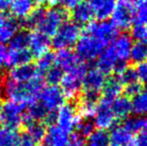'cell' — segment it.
I'll list each match as a JSON object with an SVG mask.
<instances>
[{
	"mask_svg": "<svg viewBox=\"0 0 147 146\" xmlns=\"http://www.w3.org/2000/svg\"><path fill=\"white\" fill-rule=\"evenodd\" d=\"M0 86L8 100L24 105L26 108L37 100L39 91L43 87V78L27 83H17L9 78H0Z\"/></svg>",
	"mask_w": 147,
	"mask_h": 146,
	"instance_id": "6da1fadb",
	"label": "cell"
},
{
	"mask_svg": "<svg viewBox=\"0 0 147 146\" xmlns=\"http://www.w3.org/2000/svg\"><path fill=\"white\" fill-rule=\"evenodd\" d=\"M67 18L68 13L65 8L57 6H53L48 9L42 8L35 30H38L45 35L52 37L60 28V26L67 21Z\"/></svg>",
	"mask_w": 147,
	"mask_h": 146,
	"instance_id": "7a4b0ae2",
	"label": "cell"
},
{
	"mask_svg": "<svg viewBox=\"0 0 147 146\" xmlns=\"http://www.w3.org/2000/svg\"><path fill=\"white\" fill-rule=\"evenodd\" d=\"M87 63L81 61L71 71L64 72L63 77L60 81V89L65 99H74L78 97L82 90V80L88 71Z\"/></svg>",
	"mask_w": 147,
	"mask_h": 146,
	"instance_id": "3957f363",
	"label": "cell"
},
{
	"mask_svg": "<svg viewBox=\"0 0 147 146\" xmlns=\"http://www.w3.org/2000/svg\"><path fill=\"white\" fill-rule=\"evenodd\" d=\"M81 35V28L73 21H66L60 26L56 33L52 36L51 44L57 50L70 49L75 46Z\"/></svg>",
	"mask_w": 147,
	"mask_h": 146,
	"instance_id": "277c9868",
	"label": "cell"
},
{
	"mask_svg": "<svg viewBox=\"0 0 147 146\" xmlns=\"http://www.w3.org/2000/svg\"><path fill=\"white\" fill-rule=\"evenodd\" d=\"M106 46L87 32L81 34L75 44V54L81 61L88 62L98 58Z\"/></svg>",
	"mask_w": 147,
	"mask_h": 146,
	"instance_id": "5b68a950",
	"label": "cell"
},
{
	"mask_svg": "<svg viewBox=\"0 0 147 146\" xmlns=\"http://www.w3.org/2000/svg\"><path fill=\"white\" fill-rule=\"evenodd\" d=\"M134 2L119 0L110 15V22L117 30H127L134 23Z\"/></svg>",
	"mask_w": 147,
	"mask_h": 146,
	"instance_id": "8992f818",
	"label": "cell"
},
{
	"mask_svg": "<svg viewBox=\"0 0 147 146\" xmlns=\"http://www.w3.org/2000/svg\"><path fill=\"white\" fill-rule=\"evenodd\" d=\"M26 107L12 100H6L2 104L0 121L2 126L17 129L24 124V114Z\"/></svg>",
	"mask_w": 147,
	"mask_h": 146,
	"instance_id": "52a82bcc",
	"label": "cell"
},
{
	"mask_svg": "<svg viewBox=\"0 0 147 146\" xmlns=\"http://www.w3.org/2000/svg\"><path fill=\"white\" fill-rule=\"evenodd\" d=\"M37 102L47 113H54L65 103V97L58 86H43L37 96Z\"/></svg>",
	"mask_w": 147,
	"mask_h": 146,
	"instance_id": "ba28073f",
	"label": "cell"
},
{
	"mask_svg": "<svg viewBox=\"0 0 147 146\" xmlns=\"http://www.w3.org/2000/svg\"><path fill=\"white\" fill-rule=\"evenodd\" d=\"M92 118L94 126L101 130H110L115 125H117L118 120L111 108V100L103 97L98 100L96 110Z\"/></svg>",
	"mask_w": 147,
	"mask_h": 146,
	"instance_id": "9c48e42d",
	"label": "cell"
},
{
	"mask_svg": "<svg viewBox=\"0 0 147 146\" xmlns=\"http://www.w3.org/2000/svg\"><path fill=\"white\" fill-rule=\"evenodd\" d=\"M80 118L76 106L72 103H64L55 113V125L67 134H70L76 129Z\"/></svg>",
	"mask_w": 147,
	"mask_h": 146,
	"instance_id": "30bf717a",
	"label": "cell"
},
{
	"mask_svg": "<svg viewBox=\"0 0 147 146\" xmlns=\"http://www.w3.org/2000/svg\"><path fill=\"white\" fill-rule=\"evenodd\" d=\"M118 30L107 20L92 21L86 26V31L90 35L99 40L104 46H108L112 40L117 36Z\"/></svg>",
	"mask_w": 147,
	"mask_h": 146,
	"instance_id": "8fae6325",
	"label": "cell"
},
{
	"mask_svg": "<svg viewBox=\"0 0 147 146\" xmlns=\"http://www.w3.org/2000/svg\"><path fill=\"white\" fill-rule=\"evenodd\" d=\"M132 44H133V40L129 34L122 33L117 34V36L113 39L108 47L111 49L119 64H127Z\"/></svg>",
	"mask_w": 147,
	"mask_h": 146,
	"instance_id": "7c38bea8",
	"label": "cell"
},
{
	"mask_svg": "<svg viewBox=\"0 0 147 146\" xmlns=\"http://www.w3.org/2000/svg\"><path fill=\"white\" fill-rule=\"evenodd\" d=\"M105 79H106V75L100 72L97 68L94 67V68L88 69L82 80L83 93L98 96V94L102 91Z\"/></svg>",
	"mask_w": 147,
	"mask_h": 146,
	"instance_id": "4fadbf2b",
	"label": "cell"
},
{
	"mask_svg": "<svg viewBox=\"0 0 147 146\" xmlns=\"http://www.w3.org/2000/svg\"><path fill=\"white\" fill-rule=\"evenodd\" d=\"M43 76L44 75L37 69L35 64L28 63L11 68L8 78L17 83H27L38 78H44Z\"/></svg>",
	"mask_w": 147,
	"mask_h": 146,
	"instance_id": "5bb4252c",
	"label": "cell"
},
{
	"mask_svg": "<svg viewBox=\"0 0 147 146\" xmlns=\"http://www.w3.org/2000/svg\"><path fill=\"white\" fill-rule=\"evenodd\" d=\"M51 46V39L44 33L34 30L29 33L28 37V48L33 56H40L41 54L49 51Z\"/></svg>",
	"mask_w": 147,
	"mask_h": 146,
	"instance_id": "9a60e30c",
	"label": "cell"
},
{
	"mask_svg": "<svg viewBox=\"0 0 147 146\" xmlns=\"http://www.w3.org/2000/svg\"><path fill=\"white\" fill-rule=\"evenodd\" d=\"M81 62L75 52L70 49H60L54 54V65L63 72L71 71Z\"/></svg>",
	"mask_w": 147,
	"mask_h": 146,
	"instance_id": "2e32d148",
	"label": "cell"
},
{
	"mask_svg": "<svg viewBox=\"0 0 147 146\" xmlns=\"http://www.w3.org/2000/svg\"><path fill=\"white\" fill-rule=\"evenodd\" d=\"M39 0H12L10 1L9 9L12 17L15 19L24 20L37 8Z\"/></svg>",
	"mask_w": 147,
	"mask_h": 146,
	"instance_id": "e0dca14e",
	"label": "cell"
},
{
	"mask_svg": "<svg viewBox=\"0 0 147 146\" xmlns=\"http://www.w3.org/2000/svg\"><path fill=\"white\" fill-rule=\"evenodd\" d=\"M108 134L111 146H133V133L123 124L115 125Z\"/></svg>",
	"mask_w": 147,
	"mask_h": 146,
	"instance_id": "ac0fdd59",
	"label": "cell"
},
{
	"mask_svg": "<svg viewBox=\"0 0 147 146\" xmlns=\"http://www.w3.org/2000/svg\"><path fill=\"white\" fill-rule=\"evenodd\" d=\"M33 58L32 53L30 52L29 48L23 49H7L6 53L5 65L10 68L20 66V65L28 64L31 63Z\"/></svg>",
	"mask_w": 147,
	"mask_h": 146,
	"instance_id": "d6986e66",
	"label": "cell"
},
{
	"mask_svg": "<svg viewBox=\"0 0 147 146\" xmlns=\"http://www.w3.org/2000/svg\"><path fill=\"white\" fill-rule=\"evenodd\" d=\"M19 31L17 20L7 14H0V42L8 43Z\"/></svg>",
	"mask_w": 147,
	"mask_h": 146,
	"instance_id": "ffe728a7",
	"label": "cell"
},
{
	"mask_svg": "<svg viewBox=\"0 0 147 146\" xmlns=\"http://www.w3.org/2000/svg\"><path fill=\"white\" fill-rule=\"evenodd\" d=\"M118 65H119V63L117 62L116 58L113 55L111 49L107 46L101 52V54L98 56V58L96 59V66H95V68H97L104 75H107V74H111L112 72H114Z\"/></svg>",
	"mask_w": 147,
	"mask_h": 146,
	"instance_id": "44dd1931",
	"label": "cell"
},
{
	"mask_svg": "<svg viewBox=\"0 0 147 146\" xmlns=\"http://www.w3.org/2000/svg\"><path fill=\"white\" fill-rule=\"evenodd\" d=\"M116 2V0H89L88 3L95 18L98 20H107L110 18Z\"/></svg>",
	"mask_w": 147,
	"mask_h": 146,
	"instance_id": "7402d4cb",
	"label": "cell"
},
{
	"mask_svg": "<svg viewBox=\"0 0 147 146\" xmlns=\"http://www.w3.org/2000/svg\"><path fill=\"white\" fill-rule=\"evenodd\" d=\"M69 134L57 127L55 124L50 125L46 130L43 139V146H67Z\"/></svg>",
	"mask_w": 147,
	"mask_h": 146,
	"instance_id": "603a6c76",
	"label": "cell"
},
{
	"mask_svg": "<svg viewBox=\"0 0 147 146\" xmlns=\"http://www.w3.org/2000/svg\"><path fill=\"white\" fill-rule=\"evenodd\" d=\"M111 108L117 120H126L132 113V102L127 96L120 95L111 100Z\"/></svg>",
	"mask_w": 147,
	"mask_h": 146,
	"instance_id": "cb8c5ba5",
	"label": "cell"
},
{
	"mask_svg": "<svg viewBox=\"0 0 147 146\" xmlns=\"http://www.w3.org/2000/svg\"><path fill=\"white\" fill-rule=\"evenodd\" d=\"M98 96L83 93L77 105V111L81 118H92L98 103Z\"/></svg>",
	"mask_w": 147,
	"mask_h": 146,
	"instance_id": "d4e9b609",
	"label": "cell"
},
{
	"mask_svg": "<svg viewBox=\"0 0 147 146\" xmlns=\"http://www.w3.org/2000/svg\"><path fill=\"white\" fill-rule=\"evenodd\" d=\"M71 18L78 25H88L94 19V14L88 2H83L71 10Z\"/></svg>",
	"mask_w": 147,
	"mask_h": 146,
	"instance_id": "484cf974",
	"label": "cell"
},
{
	"mask_svg": "<svg viewBox=\"0 0 147 146\" xmlns=\"http://www.w3.org/2000/svg\"><path fill=\"white\" fill-rule=\"evenodd\" d=\"M122 91H123V85L116 76H111V77L105 79L104 85L102 88L103 98L113 100L114 98L121 95Z\"/></svg>",
	"mask_w": 147,
	"mask_h": 146,
	"instance_id": "4316f807",
	"label": "cell"
},
{
	"mask_svg": "<svg viewBox=\"0 0 147 146\" xmlns=\"http://www.w3.org/2000/svg\"><path fill=\"white\" fill-rule=\"evenodd\" d=\"M26 133L30 135L37 144H41L43 142V139L46 134V126L41 121H31V122L25 124Z\"/></svg>",
	"mask_w": 147,
	"mask_h": 146,
	"instance_id": "83f0119b",
	"label": "cell"
},
{
	"mask_svg": "<svg viewBox=\"0 0 147 146\" xmlns=\"http://www.w3.org/2000/svg\"><path fill=\"white\" fill-rule=\"evenodd\" d=\"M19 136L17 129L10 127H0V146H18Z\"/></svg>",
	"mask_w": 147,
	"mask_h": 146,
	"instance_id": "f1b7e54d",
	"label": "cell"
},
{
	"mask_svg": "<svg viewBox=\"0 0 147 146\" xmlns=\"http://www.w3.org/2000/svg\"><path fill=\"white\" fill-rule=\"evenodd\" d=\"M123 125L132 133L138 134L141 132H147V116L136 115L133 117H129L126 119Z\"/></svg>",
	"mask_w": 147,
	"mask_h": 146,
	"instance_id": "f546056e",
	"label": "cell"
},
{
	"mask_svg": "<svg viewBox=\"0 0 147 146\" xmlns=\"http://www.w3.org/2000/svg\"><path fill=\"white\" fill-rule=\"evenodd\" d=\"M86 146H109V134L107 131L94 129L85 138Z\"/></svg>",
	"mask_w": 147,
	"mask_h": 146,
	"instance_id": "4dcf8cb0",
	"label": "cell"
},
{
	"mask_svg": "<svg viewBox=\"0 0 147 146\" xmlns=\"http://www.w3.org/2000/svg\"><path fill=\"white\" fill-rule=\"evenodd\" d=\"M129 60L133 63L140 64V63L146 62L147 60V43L135 41L133 42L130 50Z\"/></svg>",
	"mask_w": 147,
	"mask_h": 146,
	"instance_id": "1f68e13d",
	"label": "cell"
},
{
	"mask_svg": "<svg viewBox=\"0 0 147 146\" xmlns=\"http://www.w3.org/2000/svg\"><path fill=\"white\" fill-rule=\"evenodd\" d=\"M132 102V112L136 115L147 116V87L142 89L133 99Z\"/></svg>",
	"mask_w": 147,
	"mask_h": 146,
	"instance_id": "d6a6232c",
	"label": "cell"
},
{
	"mask_svg": "<svg viewBox=\"0 0 147 146\" xmlns=\"http://www.w3.org/2000/svg\"><path fill=\"white\" fill-rule=\"evenodd\" d=\"M53 65H54V53L49 50L37 57V62L35 66L44 75V73L49 70Z\"/></svg>",
	"mask_w": 147,
	"mask_h": 146,
	"instance_id": "836d02e7",
	"label": "cell"
},
{
	"mask_svg": "<svg viewBox=\"0 0 147 146\" xmlns=\"http://www.w3.org/2000/svg\"><path fill=\"white\" fill-rule=\"evenodd\" d=\"M134 20L136 23L147 24V0H135Z\"/></svg>",
	"mask_w": 147,
	"mask_h": 146,
	"instance_id": "e575fe53",
	"label": "cell"
},
{
	"mask_svg": "<svg viewBox=\"0 0 147 146\" xmlns=\"http://www.w3.org/2000/svg\"><path fill=\"white\" fill-rule=\"evenodd\" d=\"M28 37L29 33L26 31H18L11 40L9 41V46L8 48L10 49H23L28 48Z\"/></svg>",
	"mask_w": 147,
	"mask_h": 146,
	"instance_id": "d590c367",
	"label": "cell"
},
{
	"mask_svg": "<svg viewBox=\"0 0 147 146\" xmlns=\"http://www.w3.org/2000/svg\"><path fill=\"white\" fill-rule=\"evenodd\" d=\"M131 34L130 37L132 40L140 41V42H146L147 41V24L144 23H136L134 22L131 26Z\"/></svg>",
	"mask_w": 147,
	"mask_h": 146,
	"instance_id": "8d00e7d4",
	"label": "cell"
},
{
	"mask_svg": "<svg viewBox=\"0 0 147 146\" xmlns=\"http://www.w3.org/2000/svg\"><path fill=\"white\" fill-rule=\"evenodd\" d=\"M64 72L57 66L53 65L49 70H47L44 73V77L48 85H55L57 86L61 81L62 77H63Z\"/></svg>",
	"mask_w": 147,
	"mask_h": 146,
	"instance_id": "74e56055",
	"label": "cell"
},
{
	"mask_svg": "<svg viewBox=\"0 0 147 146\" xmlns=\"http://www.w3.org/2000/svg\"><path fill=\"white\" fill-rule=\"evenodd\" d=\"M94 124L93 122L88 118H80L79 122H78L77 126H76V130L79 135L82 137L86 138L93 130H94Z\"/></svg>",
	"mask_w": 147,
	"mask_h": 146,
	"instance_id": "f35d334b",
	"label": "cell"
},
{
	"mask_svg": "<svg viewBox=\"0 0 147 146\" xmlns=\"http://www.w3.org/2000/svg\"><path fill=\"white\" fill-rule=\"evenodd\" d=\"M143 89L142 88V84L140 83L139 81H134L130 84H127L123 87V90L125 91L126 93V96L127 97H135L138 93H139L141 90Z\"/></svg>",
	"mask_w": 147,
	"mask_h": 146,
	"instance_id": "ab89813d",
	"label": "cell"
},
{
	"mask_svg": "<svg viewBox=\"0 0 147 146\" xmlns=\"http://www.w3.org/2000/svg\"><path fill=\"white\" fill-rule=\"evenodd\" d=\"M135 71L138 81L141 84H147V61L137 64Z\"/></svg>",
	"mask_w": 147,
	"mask_h": 146,
	"instance_id": "60d3db41",
	"label": "cell"
},
{
	"mask_svg": "<svg viewBox=\"0 0 147 146\" xmlns=\"http://www.w3.org/2000/svg\"><path fill=\"white\" fill-rule=\"evenodd\" d=\"M67 146H86L85 138L79 135L78 133L72 134L71 136H69Z\"/></svg>",
	"mask_w": 147,
	"mask_h": 146,
	"instance_id": "b9f144b4",
	"label": "cell"
},
{
	"mask_svg": "<svg viewBox=\"0 0 147 146\" xmlns=\"http://www.w3.org/2000/svg\"><path fill=\"white\" fill-rule=\"evenodd\" d=\"M18 146H39V145L35 142V140L28 133L24 132L22 134H20Z\"/></svg>",
	"mask_w": 147,
	"mask_h": 146,
	"instance_id": "7bdbcfd3",
	"label": "cell"
},
{
	"mask_svg": "<svg viewBox=\"0 0 147 146\" xmlns=\"http://www.w3.org/2000/svg\"><path fill=\"white\" fill-rule=\"evenodd\" d=\"M133 146H147V132L138 133L134 137Z\"/></svg>",
	"mask_w": 147,
	"mask_h": 146,
	"instance_id": "ee69618b",
	"label": "cell"
},
{
	"mask_svg": "<svg viewBox=\"0 0 147 146\" xmlns=\"http://www.w3.org/2000/svg\"><path fill=\"white\" fill-rule=\"evenodd\" d=\"M86 0H62V3H63L65 9H73L76 6L80 5L81 3L85 2Z\"/></svg>",
	"mask_w": 147,
	"mask_h": 146,
	"instance_id": "f6af8a7d",
	"label": "cell"
},
{
	"mask_svg": "<svg viewBox=\"0 0 147 146\" xmlns=\"http://www.w3.org/2000/svg\"><path fill=\"white\" fill-rule=\"evenodd\" d=\"M6 53H7V48H6L3 43L0 42V69L5 65Z\"/></svg>",
	"mask_w": 147,
	"mask_h": 146,
	"instance_id": "bcb514c9",
	"label": "cell"
},
{
	"mask_svg": "<svg viewBox=\"0 0 147 146\" xmlns=\"http://www.w3.org/2000/svg\"><path fill=\"white\" fill-rule=\"evenodd\" d=\"M10 1L8 0H0V14H6V11L9 9Z\"/></svg>",
	"mask_w": 147,
	"mask_h": 146,
	"instance_id": "7dc6e473",
	"label": "cell"
},
{
	"mask_svg": "<svg viewBox=\"0 0 147 146\" xmlns=\"http://www.w3.org/2000/svg\"><path fill=\"white\" fill-rule=\"evenodd\" d=\"M39 1L46 4V5H49V6H51V7H53V6H56L57 4H59L60 2H62V0H39Z\"/></svg>",
	"mask_w": 147,
	"mask_h": 146,
	"instance_id": "c3c4849f",
	"label": "cell"
},
{
	"mask_svg": "<svg viewBox=\"0 0 147 146\" xmlns=\"http://www.w3.org/2000/svg\"><path fill=\"white\" fill-rule=\"evenodd\" d=\"M1 109H2V104H1V102H0V114H1Z\"/></svg>",
	"mask_w": 147,
	"mask_h": 146,
	"instance_id": "681fc988",
	"label": "cell"
},
{
	"mask_svg": "<svg viewBox=\"0 0 147 146\" xmlns=\"http://www.w3.org/2000/svg\"><path fill=\"white\" fill-rule=\"evenodd\" d=\"M8 1H12V0H8Z\"/></svg>",
	"mask_w": 147,
	"mask_h": 146,
	"instance_id": "f907efd6",
	"label": "cell"
},
{
	"mask_svg": "<svg viewBox=\"0 0 147 146\" xmlns=\"http://www.w3.org/2000/svg\"><path fill=\"white\" fill-rule=\"evenodd\" d=\"M145 43H147V41H146V42H145Z\"/></svg>",
	"mask_w": 147,
	"mask_h": 146,
	"instance_id": "816d5d0a",
	"label": "cell"
}]
</instances>
